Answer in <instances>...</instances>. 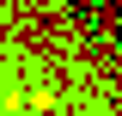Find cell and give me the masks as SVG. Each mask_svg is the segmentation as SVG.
Wrapping results in <instances>:
<instances>
[{
	"label": "cell",
	"instance_id": "1",
	"mask_svg": "<svg viewBox=\"0 0 122 116\" xmlns=\"http://www.w3.org/2000/svg\"><path fill=\"white\" fill-rule=\"evenodd\" d=\"M0 116H67L61 104H0Z\"/></svg>",
	"mask_w": 122,
	"mask_h": 116
}]
</instances>
